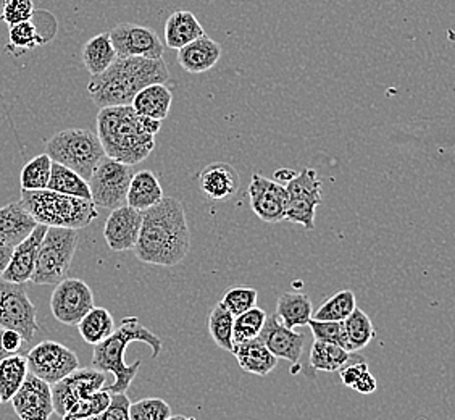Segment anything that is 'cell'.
Masks as SVG:
<instances>
[{"label": "cell", "instance_id": "6da1fadb", "mask_svg": "<svg viewBox=\"0 0 455 420\" xmlns=\"http://www.w3.org/2000/svg\"><path fill=\"white\" fill-rule=\"evenodd\" d=\"M189 249L191 231L181 202L164 198L142 212L140 237L132 249L140 262L173 267L189 254Z\"/></svg>", "mask_w": 455, "mask_h": 420}, {"label": "cell", "instance_id": "7a4b0ae2", "mask_svg": "<svg viewBox=\"0 0 455 420\" xmlns=\"http://www.w3.org/2000/svg\"><path fill=\"white\" fill-rule=\"evenodd\" d=\"M160 128V120L136 114L132 105L104 107L97 114V138L106 158L126 166H136L149 158Z\"/></svg>", "mask_w": 455, "mask_h": 420}, {"label": "cell", "instance_id": "3957f363", "mask_svg": "<svg viewBox=\"0 0 455 420\" xmlns=\"http://www.w3.org/2000/svg\"><path fill=\"white\" fill-rule=\"evenodd\" d=\"M170 79L167 61L144 57H116L104 73L88 85L91 101L99 107L132 105L134 96L150 85H165Z\"/></svg>", "mask_w": 455, "mask_h": 420}, {"label": "cell", "instance_id": "277c9868", "mask_svg": "<svg viewBox=\"0 0 455 420\" xmlns=\"http://www.w3.org/2000/svg\"><path fill=\"white\" fill-rule=\"evenodd\" d=\"M134 342L146 343L152 350V359H157L162 351V340L140 324L138 317H124L120 327L115 328L107 340L94 346L92 368L115 376L114 384L104 388L110 394L126 393L140 372V359L134 360L132 364H126L124 360L128 344Z\"/></svg>", "mask_w": 455, "mask_h": 420}, {"label": "cell", "instance_id": "5b68a950", "mask_svg": "<svg viewBox=\"0 0 455 420\" xmlns=\"http://www.w3.org/2000/svg\"><path fill=\"white\" fill-rule=\"evenodd\" d=\"M21 206L33 217L37 225L53 228H86L99 217L96 204L91 199L60 194L51 190L23 191Z\"/></svg>", "mask_w": 455, "mask_h": 420}, {"label": "cell", "instance_id": "8992f818", "mask_svg": "<svg viewBox=\"0 0 455 420\" xmlns=\"http://www.w3.org/2000/svg\"><path fill=\"white\" fill-rule=\"evenodd\" d=\"M45 154L52 162L70 168L88 182L99 162L106 158L96 133L68 128L53 134L45 144Z\"/></svg>", "mask_w": 455, "mask_h": 420}, {"label": "cell", "instance_id": "52a82bcc", "mask_svg": "<svg viewBox=\"0 0 455 420\" xmlns=\"http://www.w3.org/2000/svg\"><path fill=\"white\" fill-rule=\"evenodd\" d=\"M78 230L47 228L36 257L31 281L35 285H57L67 279L78 247Z\"/></svg>", "mask_w": 455, "mask_h": 420}, {"label": "cell", "instance_id": "ba28073f", "mask_svg": "<svg viewBox=\"0 0 455 420\" xmlns=\"http://www.w3.org/2000/svg\"><path fill=\"white\" fill-rule=\"evenodd\" d=\"M132 175V166L116 162L114 158H102L88 180L91 201L96 204V207L108 210L126 206V194Z\"/></svg>", "mask_w": 455, "mask_h": 420}, {"label": "cell", "instance_id": "9c48e42d", "mask_svg": "<svg viewBox=\"0 0 455 420\" xmlns=\"http://www.w3.org/2000/svg\"><path fill=\"white\" fill-rule=\"evenodd\" d=\"M0 328L20 333L25 343L35 340L39 330L37 311L28 298L25 285L0 279Z\"/></svg>", "mask_w": 455, "mask_h": 420}, {"label": "cell", "instance_id": "30bf717a", "mask_svg": "<svg viewBox=\"0 0 455 420\" xmlns=\"http://www.w3.org/2000/svg\"><path fill=\"white\" fill-rule=\"evenodd\" d=\"M288 204L284 220L312 231L316 207L322 204V180L314 168H302L286 186Z\"/></svg>", "mask_w": 455, "mask_h": 420}, {"label": "cell", "instance_id": "8fae6325", "mask_svg": "<svg viewBox=\"0 0 455 420\" xmlns=\"http://www.w3.org/2000/svg\"><path fill=\"white\" fill-rule=\"evenodd\" d=\"M28 372L53 385L79 368L78 356L60 343L45 340L27 356Z\"/></svg>", "mask_w": 455, "mask_h": 420}, {"label": "cell", "instance_id": "7c38bea8", "mask_svg": "<svg viewBox=\"0 0 455 420\" xmlns=\"http://www.w3.org/2000/svg\"><path fill=\"white\" fill-rule=\"evenodd\" d=\"M104 372L94 368H76L70 376L51 385L52 388L53 414L65 417L75 404L83 401L106 385Z\"/></svg>", "mask_w": 455, "mask_h": 420}, {"label": "cell", "instance_id": "4fadbf2b", "mask_svg": "<svg viewBox=\"0 0 455 420\" xmlns=\"http://www.w3.org/2000/svg\"><path fill=\"white\" fill-rule=\"evenodd\" d=\"M92 307V289L79 279H65L57 283L51 296V312L60 324L68 327H76Z\"/></svg>", "mask_w": 455, "mask_h": 420}, {"label": "cell", "instance_id": "5bb4252c", "mask_svg": "<svg viewBox=\"0 0 455 420\" xmlns=\"http://www.w3.org/2000/svg\"><path fill=\"white\" fill-rule=\"evenodd\" d=\"M116 57H144L162 59L165 47L157 33L148 27L134 23H120L108 33Z\"/></svg>", "mask_w": 455, "mask_h": 420}, {"label": "cell", "instance_id": "9a60e30c", "mask_svg": "<svg viewBox=\"0 0 455 420\" xmlns=\"http://www.w3.org/2000/svg\"><path fill=\"white\" fill-rule=\"evenodd\" d=\"M10 403L20 420H49L53 414L52 388L28 372L23 385L12 396Z\"/></svg>", "mask_w": 455, "mask_h": 420}, {"label": "cell", "instance_id": "2e32d148", "mask_svg": "<svg viewBox=\"0 0 455 420\" xmlns=\"http://www.w3.org/2000/svg\"><path fill=\"white\" fill-rule=\"evenodd\" d=\"M249 199L255 215L267 223H278L284 220L288 193L283 184L254 174L249 183Z\"/></svg>", "mask_w": 455, "mask_h": 420}, {"label": "cell", "instance_id": "e0dca14e", "mask_svg": "<svg viewBox=\"0 0 455 420\" xmlns=\"http://www.w3.org/2000/svg\"><path fill=\"white\" fill-rule=\"evenodd\" d=\"M268 348L276 359H286L298 366L302 356L306 336L294 328L281 324L276 315H267L262 332L257 336Z\"/></svg>", "mask_w": 455, "mask_h": 420}, {"label": "cell", "instance_id": "ac0fdd59", "mask_svg": "<svg viewBox=\"0 0 455 420\" xmlns=\"http://www.w3.org/2000/svg\"><path fill=\"white\" fill-rule=\"evenodd\" d=\"M142 212L130 206H122L110 212L106 225L104 238L106 243L115 253L132 251L140 237Z\"/></svg>", "mask_w": 455, "mask_h": 420}, {"label": "cell", "instance_id": "d6986e66", "mask_svg": "<svg viewBox=\"0 0 455 420\" xmlns=\"http://www.w3.org/2000/svg\"><path fill=\"white\" fill-rule=\"evenodd\" d=\"M45 231H47L45 225H37L29 233V237L25 238L20 245L13 247L9 263L0 277L2 280L17 283V285H25L28 281H31L33 271H35L36 257Z\"/></svg>", "mask_w": 455, "mask_h": 420}, {"label": "cell", "instance_id": "ffe728a7", "mask_svg": "<svg viewBox=\"0 0 455 420\" xmlns=\"http://www.w3.org/2000/svg\"><path fill=\"white\" fill-rule=\"evenodd\" d=\"M241 178L236 168L227 162H215L199 174L202 193L211 201H228L239 190Z\"/></svg>", "mask_w": 455, "mask_h": 420}, {"label": "cell", "instance_id": "44dd1931", "mask_svg": "<svg viewBox=\"0 0 455 420\" xmlns=\"http://www.w3.org/2000/svg\"><path fill=\"white\" fill-rule=\"evenodd\" d=\"M221 53V45L209 36L204 35L193 43L178 49V63L184 71L191 75H201L212 70L219 63Z\"/></svg>", "mask_w": 455, "mask_h": 420}, {"label": "cell", "instance_id": "7402d4cb", "mask_svg": "<svg viewBox=\"0 0 455 420\" xmlns=\"http://www.w3.org/2000/svg\"><path fill=\"white\" fill-rule=\"evenodd\" d=\"M37 227L21 202H10L0 207V245L15 247Z\"/></svg>", "mask_w": 455, "mask_h": 420}, {"label": "cell", "instance_id": "603a6c76", "mask_svg": "<svg viewBox=\"0 0 455 420\" xmlns=\"http://www.w3.org/2000/svg\"><path fill=\"white\" fill-rule=\"evenodd\" d=\"M231 352L236 358L239 368L252 376H268L273 368L278 366V359L259 338L249 340V342L236 343Z\"/></svg>", "mask_w": 455, "mask_h": 420}, {"label": "cell", "instance_id": "cb8c5ba5", "mask_svg": "<svg viewBox=\"0 0 455 420\" xmlns=\"http://www.w3.org/2000/svg\"><path fill=\"white\" fill-rule=\"evenodd\" d=\"M165 44L173 51L181 49L186 44L193 43L197 37L205 35L201 21L188 10H178L168 17L165 23Z\"/></svg>", "mask_w": 455, "mask_h": 420}, {"label": "cell", "instance_id": "d4e9b609", "mask_svg": "<svg viewBox=\"0 0 455 420\" xmlns=\"http://www.w3.org/2000/svg\"><path fill=\"white\" fill-rule=\"evenodd\" d=\"M173 94L167 85H150L140 91L132 99V107L136 114L164 122L172 109Z\"/></svg>", "mask_w": 455, "mask_h": 420}, {"label": "cell", "instance_id": "484cf974", "mask_svg": "<svg viewBox=\"0 0 455 420\" xmlns=\"http://www.w3.org/2000/svg\"><path fill=\"white\" fill-rule=\"evenodd\" d=\"M162 199H164L162 184L152 172L140 170L132 175L128 194H126V206L144 212L154 207Z\"/></svg>", "mask_w": 455, "mask_h": 420}, {"label": "cell", "instance_id": "4316f807", "mask_svg": "<svg viewBox=\"0 0 455 420\" xmlns=\"http://www.w3.org/2000/svg\"><path fill=\"white\" fill-rule=\"evenodd\" d=\"M281 324L288 328L307 327L314 315V304L306 293H283L276 303V312Z\"/></svg>", "mask_w": 455, "mask_h": 420}, {"label": "cell", "instance_id": "83f0119b", "mask_svg": "<svg viewBox=\"0 0 455 420\" xmlns=\"http://www.w3.org/2000/svg\"><path fill=\"white\" fill-rule=\"evenodd\" d=\"M81 59L91 77L104 73L116 59V52L108 33H100L91 37L81 51Z\"/></svg>", "mask_w": 455, "mask_h": 420}, {"label": "cell", "instance_id": "f1b7e54d", "mask_svg": "<svg viewBox=\"0 0 455 420\" xmlns=\"http://www.w3.org/2000/svg\"><path fill=\"white\" fill-rule=\"evenodd\" d=\"M76 327L81 338L88 344L96 346L115 332V320L106 307L94 306L79 320Z\"/></svg>", "mask_w": 455, "mask_h": 420}, {"label": "cell", "instance_id": "f546056e", "mask_svg": "<svg viewBox=\"0 0 455 420\" xmlns=\"http://www.w3.org/2000/svg\"><path fill=\"white\" fill-rule=\"evenodd\" d=\"M352 359V352L333 343L314 340L310 348V368L320 372H339Z\"/></svg>", "mask_w": 455, "mask_h": 420}, {"label": "cell", "instance_id": "4dcf8cb0", "mask_svg": "<svg viewBox=\"0 0 455 420\" xmlns=\"http://www.w3.org/2000/svg\"><path fill=\"white\" fill-rule=\"evenodd\" d=\"M28 376V362L25 356L9 354L0 359V400L10 403L12 396L17 393Z\"/></svg>", "mask_w": 455, "mask_h": 420}, {"label": "cell", "instance_id": "1f68e13d", "mask_svg": "<svg viewBox=\"0 0 455 420\" xmlns=\"http://www.w3.org/2000/svg\"><path fill=\"white\" fill-rule=\"evenodd\" d=\"M342 324H344L346 342H347V351L349 352H357V351L363 350L377 335L375 327L371 324V319L359 307H355L354 312Z\"/></svg>", "mask_w": 455, "mask_h": 420}, {"label": "cell", "instance_id": "d6a6232c", "mask_svg": "<svg viewBox=\"0 0 455 420\" xmlns=\"http://www.w3.org/2000/svg\"><path fill=\"white\" fill-rule=\"evenodd\" d=\"M47 190L55 191V193L70 194L76 198L91 199L88 182L84 178H81L76 172H73L70 168L60 166L57 162H52L51 180L47 184Z\"/></svg>", "mask_w": 455, "mask_h": 420}, {"label": "cell", "instance_id": "836d02e7", "mask_svg": "<svg viewBox=\"0 0 455 420\" xmlns=\"http://www.w3.org/2000/svg\"><path fill=\"white\" fill-rule=\"evenodd\" d=\"M357 307L355 295L350 289H342L326 299L322 306L316 309L312 319L314 320H324V322H344L349 317L354 309Z\"/></svg>", "mask_w": 455, "mask_h": 420}, {"label": "cell", "instance_id": "e575fe53", "mask_svg": "<svg viewBox=\"0 0 455 420\" xmlns=\"http://www.w3.org/2000/svg\"><path fill=\"white\" fill-rule=\"evenodd\" d=\"M51 170H52V160L45 152L31 158L27 166L21 168V174H20L21 190L23 191L47 190V184L51 180Z\"/></svg>", "mask_w": 455, "mask_h": 420}, {"label": "cell", "instance_id": "d590c367", "mask_svg": "<svg viewBox=\"0 0 455 420\" xmlns=\"http://www.w3.org/2000/svg\"><path fill=\"white\" fill-rule=\"evenodd\" d=\"M233 324H235V315L221 306V303L212 309L209 314V333L220 350L229 351V352L233 350L235 346Z\"/></svg>", "mask_w": 455, "mask_h": 420}, {"label": "cell", "instance_id": "8d00e7d4", "mask_svg": "<svg viewBox=\"0 0 455 420\" xmlns=\"http://www.w3.org/2000/svg\"><path fill=\"white\" fill-rule=\"evenodd\" d=\"M265 320H267V312L257 306L245 311L241 315H236L235 324H233V342H235V344L257 338L259 333L262 332Z\"/></svg>", "mask_w": 455, "mask_h": 420}, {"label": "cell", "instance_id": "74e56055", "mask_svg": "<svg viewBox=\"0 0 455 420\" xmlns=\"http://www.w3.org/2000/svg\"><path fill=\"white\" fill-rule=\"evenodd\" d=\"M110 400H112V394L102 388V390L91 394L88 398H84L78 404H75L70 411L67 412V416L61 417V420L89 419V417L99 416L108 408Z\"/></svg>", "mask_w": 455, "mask_h": 420}, {"label": "cell", "instance_id": "f35d334b", "mask_svg": "<svg viewBox=\"0 0 455 420\" xmlns=\"http://www.w3.org/2000/svg\"><path fill=\"white\" fill-rule=\"evenodd\" d=\"M130 420H167L172 416L170 404L162 398H146L128 408Z\"/></svg>", "mask_w": 455, "mask_h": 420}, {"label": "cell", "instance_id": "ab89813d", "mask_svg": "<svg viewBox=\"0 0 455 420\" xmlns=\"http://www.w3.org/2000/svg\"><path fill=\"white\" fill-rule=\"evenodd\" d=\"M39 39H41V36L37 33L35 23L31 20L23 21V23L9 27V47L7 49H12L13 52L15 51L27 52L43 43Z\"/></svg>", "mask_w": 455, "mask_h": 420}, {"label": "cell", "instance_id": "60d3db41", "mask_svg": "<svg viewBox=\"0 0 455 420\" xmlns=\"http://www.w3.org/2000/svg\"><path fill=\"white\" fill-rule=\"evenodd\" d=\"M259 299V291L249 287H236V288L228 289L227 293L221 296V306L229 311L231 314L241 315L245 311L257 306Z\"/></svg>", "mask_w": 455, "mask_h": 420}, {"label": "cell", "instance_id": "b9f144b4", "mask_svg": "<svg viewBox=\"0 0 455 420\" xmlns=\"http://www.w3.org/2000/svg\"><path fill=\"white\" fill-rule=\"evenodd\" d=\"M307 327H310V332L318 342L333 343L347 350L346 332L342 322H324V320H310Z\"/></svg>", "mask_w": 455, "mask_h": 420}, {"label": "cell", "instance_id": "7bdbcfd3", "mask_svg": "<svg viewBox=\"0 0 455 420\" xmlns=\"http://www.w3.org/2000/svg\"><path fill=\"white\" fill-rule=\"evenodd\" d=\"M35 4L33 0H4L0 18L12 27L33 20Z\"/></svg>", "mask_w": 455, "mask_h": 420}, {"label": "cell", "instance_id": "ee69618b", "mask_svg": "<svg viewBox=\"0 0 455 420\" xmlns=\"http://www.w3.org/2000/svg\"><path fill=\"white\" fill-rule=\"evenodd\" d=\"M128 408H130V400L126 393L112 394V400L106 411L94 417L81 420H130Z\"/></svg>", "mask_w": 455, "mask_h": 420}, {"label": "cell", "instance_id": "f6af8a7d", "mask_svg": "<svg viewBox=\"0 0 455 420\" xmlns=\"http://www.w3.org/2000/svg\"><path fill=\"white\" fill-rule=\"evenodd\" d=\"M365 370H368L367 362L363 359H359L357 362H350L346 368L339 370L342 384L346 386H352L355 384V380L359 378Z\"/></svg>", "mask_w": 455, "mask_h": 420}, {"label": "cell", "instance_id": "bcb514c9", "mask_svg": "<svg viewBox=\"0 0 455 420\" xmlns=\"http://www.w3.org/2000/svg\"><path fill=\"white\" fill-rule=\"evenodd\" d=\"M23 338L21 335L13 330H4L2 336H0V344L2 350L5 351L7 354H17L18 351L21 350L23 346Z\"/></svg>", "mask_w": 455, "mask_h": 420}, {"label": "cell", "instance_id": "7dc6e473", "mask_svg": "<svg viewBox=\"0 0 455 420\" xmlns=\"http://www.w3.org/2000/svg\"><path fill=\"white\" fill-rule=\"evenodd\" d=\"M350 388L362 394L373 393L378 388L377 378L370 374V370H365Z\"/></svg>", "mask_w": 455, "mask_h": 420}, {"label": "cell", "instance_id": "c3c4849f", "mask_svg": "<svg viewBox=\"0 0 455 420\" xmlns=\"http://www.w3.org/2000/svg\"><path fill=\"white\" fill-rule=\"evenodd\" d=\"M298 172H294V170H289V168H280V170H276L275 172V176H273V182H276V183L283 184V186H286V184L296 176Z\"/></svg>", "mask_w": 455, "mask_h": 420}, {"label": "cell", "instance_id": "681fc988", "mask_svg": "<svg viewBox=\"0 0 455 420\" xmlns=\"http://www.w3.org/2000/svg\"><path fill=\"white\" fill-rule=\"evenodd\" d=\"M12 251H13V247H10V246L5 245H0V277H2V273H4V271H5L7 263H9Z\"/></svg>", "mask_w": 455, "mask_h": 420}, {"label": "cell", "instance_id": "f907efd6", "mask_svg": "<svg viewBox=\"0 0 455 420\" xmlns=\"http://www.w3.org/2000/svg\"><path fill=\"white\" fill-rule=\"evenodd\" d=\"M2 332H4V330H2V328H0V336H2ZM5 356H9V354H7V352H5V351L2 350V344H0V359H4V358H5Z\"/></svg>", "mask_w": 455, "mask_h": 420}, {"label": "cell", "instance_id": "816d5d0a", "mask_svg": "<svg viewBox=\"0 0 455 420\" xmlns=\"http://www.w3.org/2000/svg\"><path fill=\"white\" fill-rule=\"evenodd\" d=\"M167 420H186L184 416H170Z\"/></svg>", "mask_w": 455, "mask_h": 420}, {"label": "cell", "instance_id": "f5cc1de1", "mask_svg": "<svg viewBox=\"0 0 455 420\" xmlns=\"http://www.w3.org/2000/svg\"><path fill=\"white\" fill-rule=\"evenodd\" d=\"M186 420H197V419H194V417H186Z\"/></svg>", "mask_w": 455, "mask_h": 420}, {"label": "cell", "instance_id": "db71d44e", "mask_svg": "<svg viewBox=\"0 0 455 420\" xmlns=\"http://www.w3.org/2000/svg\"><path fill=\"white\" fill-rule=\"evenodd\" d=\"M0 404H2V400H0Z\"/></svg>", "mask_w": 455, "mask_h": 420}, {"label": "cell", "instance_id": "11a10c76", "mask_svg": "<svg viewBox=\"0 0 455 420\" xmlns=\"http://www.w3.org/2000/svg\"><path fill=\"white\" fill-rule=\"evenodd\" d=\"M2 2H4V0H2Z\"/></svg>", "mask_w": 455, "mask_h": 420}]
</instances>
